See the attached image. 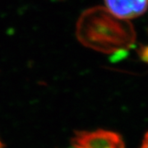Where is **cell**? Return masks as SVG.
Returning a JSON list of instances; mask_svg holds the SVG:
<instances>
[{"label": "cell", "instance_id": "5", "mask_svg": "<svg viewBox=\"0 0 148 148\" xmlns=\"http://www.w3.org/2000/svg\"><path fill=\"white\" fill-rule=\"evenodd\" d=\"M140 148H148V132L145 135L144 140L141 144Z\"/></svg>", "mask_w": 148, "mask_h": 148}, {"label": "cell", "instance_id": "6", "mask_svg": "<svg viewBox=\"0 0 148 148\" xmlns=\"http://www.w3.org/2000/svg\"><path fill=\"white\" fill-rule=\"evenodd\" d=\"M0 148H3V144H2L1 140H0Z\"/></svg>", "mask_w": 148, "mask_h": 148}, {"label": "cell", "instance_id": "7", "mask_svg": "<svg viewBox=\"0 0 148 148\" xmlns=\"http://www.w3.org/2000/svg\"><path fill=\"white\" fill-rule=\"evenodd\" d=\"M74 148H75V147H74Z\"/></svg>", "mask_w": 148, "mask_h": 148}, {"label": "cell", "instance_id": "3", "mask_svg": "<svg viewBox=\"0 0 148 148\" xmlns=\"http://www.w3.org/2000/svg\"><path fill=\"white\" fill-rule=\"evenodd\" d=\"M109 11L121 19H133L144 14L148 9V0H104Z\"/></svg>", "mask_w": 148, "mask_h": 148}, {"label": "cell", "instance_id": "1", "mask_svg": "<svg viewBox=\"0 0 148 148\" xmlns=\"http://www.w3.org/2000/svg\"><path fill=\"white\" fill-rule=\"evenodd\" d=\"M76 27L81 44L107 54L128 49L136 40L134 27L129 21L118 18L103 6L84 11Z\"/></svg>", "mask_w": 148, "mask_h": 148}, {"label": "cell", "instance_id": "2", "mask_svg": "<svg viewBox=\"0 0 148 148\" xmlns=\"http://www.w3.org/2000/svg\"><path fill=\"white\" fill-rule=\"evenodd\" d=\"M72 145L75 148H125L119 134L103 130L79 131L73 136Z\"/></svg>", "mask_w": 148, "mask_h": 148}, {"label": "cell", "instance_id": "4", "mask_svg": "<svg viewBox=\"0 0 148 148\" xmlns=\"http://www.w3.org/2000/svg\"><path fill=\"white\" fill-rule=\"evenodd\" d=\"M140 54H141V57H142L145 61L148 62V46H147V47H143L141 48Z\"/></svg>", "mask_w": 148, "mask_h": 148}]
</instances>
